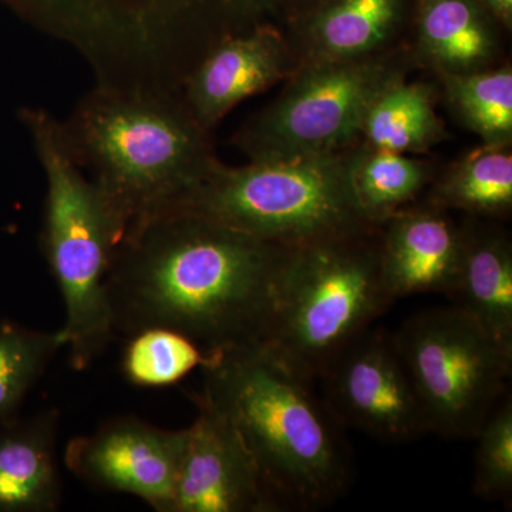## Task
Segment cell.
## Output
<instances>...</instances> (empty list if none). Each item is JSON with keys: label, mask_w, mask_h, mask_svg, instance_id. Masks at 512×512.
I'll list each match as a JSON object with an SVG mask.
<instances>
[{"label": "cell", "mask_w": 512, "mask_h": 512, "mask_svg": "<svg viewBox=\"0 0 512 512\" xmlns=\"http://www.w3.org/2000/svg\"><path fill=\"white\" fill-rule=\"evenodd\" d=\"M288 249L178 208L137 222L107 275L114 335L171 329L207 352L261 343Z\"/></svg>", "instance_id": "1"}, {"label": "cell", "mask_w": 512, "mask_h": 512, "mask_svg": "<svg viewBox=\"0 0 512 512\" xmlns=\"http://www.w3.org/2000/svg\"><path fill=\"white\" fill-rule=\"evenodd\" d=\"M62 127L123 235L173 208L220 165L178 92L96 84Z\"/></svg>", "instance_id": "2"}, {"label": "cell", "mask_w": 512, "mask_h": 512, "mask_svg": "<svg viewBox=\"0 0 512 512\" xmlns=\"http://www.w3.org/2000/svg\"><path fill=\"white\" fill-rule=\"evenodd\" d=\"M79 50L96 82L178 92L221 40L268 23L275 0H3Z\"/></svg>", "instance_id": "3"}, {"label": "cell", "mask_w": 512, "mask_h": 512, "mask_svg": "<svg viewBox=\"0 0 512 512\" xmlns=\"http://www.w3.org/2000/svg\"><path fill=\"white\" fill-rule=\"evenodd\" d=\"M202 392L237 427L284 507L316 510L349 484L348 451L312 383L261 343L210 352Z\"/></svg>", "instance_id": "4"}, {"label": "cell", "mask_w": 512, "mask_h": 512, "mask_svg": "<svg viewBox=\"0 0 512 512\" xmlns=\"http://www.w3.org/2000/svg\"><path fill=\"white\" fill-rule=\"evenodd\" d=\"M20 120L46 178L42 248L66 312L60 333L70 365L86 370L116 336L106 284L123 229L74 160L62 121L43 109H23Z\"/></svg>", "instance_id": "5"}, {"label": "cell", "mask_w": 512, "mask_h": 512, "mask_svg": "<svg viewBox=\"0 0 512 512\" xmlns=\"http://www.w3.org/2000/svg\"><path fill=\"white\" fill-rule=\"evenodd\" d=\"M379 229L286 252L261 345L308 382L394 303L380 269Z\"/></svg>", "instance_id": "6"}, {"label": "cell", "mask_w": 512, "mask_h": 512, "mask_svg": "<svg viewBox=\"0 0 512 512\" xmlns=\"http://www.w3.org/2000/svg\"><path fill=\"white\" fill-rule=\"evenodd\" d=\"M355 150L221 164L173 208L295 248L369 234L380 225L366 217L353 188ZM171 210V208H170Z\"/></svg>", "instance_id": "7"}, {"label": "cell", "mask_w": 512, "mask_h": 512, "mask_svg": "<svg viewBox=\"0 0 512 512\" xmlns=\"http://www.w3.org/2000/svg\"><path fill=\"white\" fill-rule=\"evenodd\" d=\"M400 76L396 53L298 64L281 96L235 134V146L249 161L350 150L372 101Z\"/></svg>", "instance_id": "8"}, {"label": "cell", "mask_w": 512, "mask_h": 512, "mask_svg": "<svg viewBox=\"0 0 512 512\" xmlns=\"http://www.w3.org/2000/svg\"><path fill=\"white\" fill-rule=\"evenodd\" d=\"M393 339L430 433L474 439L507 396L512 350L456 306L412 316Z\"/></svg>", "instance_id": "9"}, {"label": "cell", "mask_w": 512, "mask_h": 512, "mask_svg": "<svg viewBox=\"0 0 512 512\" xmlns=\"http://www.w3.org/2000/svg\"><path fill=\"white\" fill-rule=\"evenodd\" d=\"M320 379L326 382V406L340 423L389 443H407L430 433L393 335L384 330L363 332Z\"/></svg>", "instance_id": "10"}, {"label": "cell", "mask_w": 512, "mask_h": 512, "mask_svg": "<svg viewBox=\"0 0 512 512\" xmlns=\"http://www.w3.org/2000/svg\"><path fill=\"white\" fill-rule=\"evenodd\" d=\"M185 439L187 429L164 430L137 417H116L70 440L64 464L87 485L134 495L153 510L171 512Z\"/></svg>", "instance_id": "11"}, {"label": "cell", "mask_w": 512, "mask_h": 512, "mask_svg": "<svg viewBox=\"0 0 512 512\" xmlns=\"http://www.w3.org/2000/svg\"><path fill=\"white\" fill-rule=\"evenodd\" d=\"M192 402L197 417L187 427L171 512L284 510L227 414L204 393Z\"/></svg>", "instance_id": "12"}, {"label": "cell", "mask_w": 512, "mask_h": 512, "mask_svg": "<svg viewBox=\"0 0 512 512\" xmlns=\"http://www.w3.org/2000/svg\"><path fill=\"white\" fill-rule=\"evenodd\" d=\"M298 67L291 43L269 23L221 40L191 70L181 96L210 133L248 97L288 79Z\"/></svg>", "instance_id": "13"}, {"label": "cell", "mask_w": 512, "mask_h": 512, "mask_svg": "<svg viewBox=\"0 0 512 512\" xmlns=\"http://www.w3.org/2000/svg\"><path fill=\"white\" fill-rule=\"evenodd\" d=\"M461 255L463 228L436 205L403 208L380 225V269L393 301L420 293L450 296Z\"/></svg>", "instance_id": "14"}, {"label": "cell", "mask_w": 512, "mask_h": 512, "mask_svg": "<svg viewBox=\"0 0 512 512\" xmlns=\"http://www.w3.org/2000/svg\"><path fill=\"white\" fill-rule=\"evenodd\" d=\"M60 413L0 423V512H53L62 504L56 443Z\"/></svg>", "instance_id": "15"}, {"label": "cell", "mask_w": 512, "mask_h": 512, "mask_svg": "<svg viewBox=\"0 0 512 512\" xmlns=\"http://www.w3.org/2000/svg\"><path fill=\"white\" fill-rule=\"evenodd\" d=\"M463 228V255L450 298L504 348L512 350V247L504 232Z\"/></svg>", "instance_id": "16"}, {"label": "cell", "mask_w": 512, "mask_h": 512, "mask_svg": "<svg viewBox=\"0 0 512 512\" xmlns=\"http://www.w3.org/2000/svg\"><path fill=\"white\" fill-rule=\"evenodd\" d=\"M400 16L402 0H330L291 46L298 64L376 55L396 33Z\"/></svg>", "instance_id": "17"}, {"label": "cell", "mask_w": 512, "mask_h": 512, "mask_svg": "<svg viewBox=\"0 0 512 512\" xmlns=\"http://www.w3.org/2000/svg\"><path fill=\"white\" fill-rule=\"evenodd\" d=\"M419 50L441 76L490 69L498 43L476 0H423Z\"/></svg>", "instance_id": "18"}, {"label": "cell", "mask_w": 512, "mask_h": 512, "mask_svg": "<svg viewBox=\"0 0 512 512\" xmlns=\"http://www.w3.org/2000/svg\"><path fill=\"white\" fill-rule=\"evenodd\" d=\"M366 146L394 153H424L447 138L434 110L433 90L400 76L377 94L366 111Z\"/></svg>", "instance_id": "19"}, {"label": "cell", "mask_w": 512, "mask_h": 512, "mask_svg": "<svg viewBox=\"0 0 512 512\" xmlns=\"http://www.w3.org/2000/svg\"><path fill=\"white\" fill-rule=\"evenodd\" d=\"M430 204L476 217H507L512 210L510 147L483 144L471 151L440 178Z\"/></svg>", "instance_id": "20"}, {"label": "cell", "mask_w": 512, "mask_h": 512, "mask_svg": "<svg viewBox=\"0 0 512 512\" xmlns=\"http://www.w3.org/2000/svg\"><path fill=\"white\" fill-rule=\"evenodd\" d=\"M352 177L366 217L382 225L426 187L431 171L429 165L406 154L366 146L355 150Z\"/></svg>", "instance_id": "21"}, {"label": "cell", "mask_w": 512, "mask_h": 512, "mask_svg": "<svg viewBox=\"0 0 512 512\" xmlns=\"http://www.w3.org/2000/svg\"><path fill=\"white\" fill-rule=\"evenodd\" d=\"M448 104L488 146H511L512 70L494 67L480 72L441 74Z\"/></svg>", "instance_id": "22"}, {"label": "cell", "mask_w": 512, "mask_h": 512, "mask_svg": "<svg viewBox=\"0 0 512 512\" xmlns=\"http://www.w3.org/2000/svg\"><path fill=\"white\" fill-rule=\"evenodd\" d=\"M62 333L0 322V423L18 416L30 390L45 375L60 349Z\"/></svg>", "instance_id": "23"}, {"label": "cell", "mask_w": 512, "mask_h": 512, "mask_svg": "<svg viewBox=\"0 0 512 512\" xmlns=\"http://www.w3.org/2000/svg\"><path fill=\"white\" fill-rule=\"evenodd\" d=\"M210 352L183 333L151 328L134 333L124 349L121 370L140 387L171 386L208 362Z\"/></svg>", "instance_id": "24"}, {"label": "cell", "mask_w": 512, "mask_h": 512, "mask_svg": "<svg viewBox=\"0 0 512 512\" xmlns=\"http://www.w3.org/2000/svg\"><path fill=\"white\" fill-rule=\"evenodd\" d=\"M473 490L488 501L512 497V399L505 396L478 431Z\"/></svg>", "instance_id": "25"}, {"label": "cell", "mask_w": 512, "mask_h": 512, "mask_svg": "<svg viewBox=\"0 0 512 512\" xmlns=\"http://www.w3.org/2000/svg\"><path fill=\"white\" fill-rule=\"evenodd\" d=\"M483 3L495 19L500 20L507 28H511L512 0H483Z\"/></svg>", "instance_id": "26"}]
</instances>
